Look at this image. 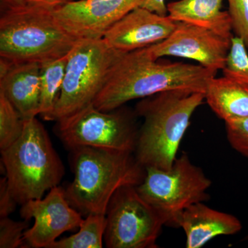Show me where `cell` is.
Returning a JSON list of instances; mask_svg holds the SVG:
<instances>
[{"instance_id":"d4e9b609","label":"cell","mask_w":248,"mask_h":248,"mask_svg":"<svg viewBox=\"0 0 248 248\" xmlns=\"http://www.w3.org/2000/svg\"><path fill=\"white\" fill-rule=\"evenodd\" d=\"M17 202L11 193L5 177L0 180V217H9L16 210Z\"/></svg>"},{"instance_id":"44dd1931","label":"cell","mask_w":248,"mask_h":248,"mask_svg":"<svg viewBox=\"0 0 248 248\" xmlns=\"http://www.w3.org/2000/svg\"><path fill=\"white\" fill-rule=\"evenodd\" d=\"M223 76L248 84V53L244 41L239 37L232 38L231 50L228 53Z\"/></svg>"},{"instance_id":"8fae6325","label":"cell","mask_w":248,"mask_h":248,"mask_svg":"<svg viewBox=\"0 0 248 248\" xmlns=\"http://www.w3.org/2000/svg\"><path fill=\"white\" fill-rule=\"evenodd\" d=\"M21 217L34 218L33 226L24 232V247L49 248L67 231L79 228L84 218L66 200L64 189L55 186L45 197L22 205Z\"/></svg>"},{"instance_id":"8992f818","label":"cell","mask_w":248,"mask_h":248,"mask_svg":"<svg viewBox=\"0 0 248 248\" xmlns=\"http://www.w3.org/2000/svg\"><path fill=\"white\" fill-rule=\"evenodd\" d=\"M123 53L103 38L80 40L68 54L61 91L48 121L58 122L92 105Z\"/></svg>"},{"instance_id":"6da1fadb","label":"cell","mask_w":248,"mask_h":248,"mask_svg":"<svg viewBox=\"0 0 248 248\" xmlns=\"http://www.w3.org/2000/svg\"><path fill=\"white\" fill-rule=\"evenodd\" d=\"M217 73L201 65L159 62L152 58L146 48L123 53L93 105L108 112L134 99L171 90L205 93Z\"/></svg>"},{"instance_id":"30bf717a","label":"cell","mask_w":248,"mask_h":248,"mask_svg":"<svg viewBox=\"0 0 248 248\" xmlns=\"http://www.w3.org/2000/svg\"><path fill=\"white\" fill-rule=\"evenodd\" d=\"M231 44L232 39L205 28L177 22L166 40L146 48L155 60L166 56L190 59L204 68L217 72L226 66Z\"/></svg>"},{"instance_id":"2e32d148","label":"cell","mask_w":248,"mask_h":248,"mask_svg":"<svg viewBox=\"0 0 248 248\" xmlns=\"http://www.w3.org/2000/svg\"><path fill=\"white\" fill-rule=\"evenodd\" d=\"M223 0H179L167 5L169 16L177 22L205 28L232 39V26L228 11H222Z\"/></svg>"},{"instance_id":"7c38bea8","label":"cell","mask_w":248,"mask_h":248,"mask_svg":"<svg viewBox=\"0 0 248 248\" xmlns=\"http://www.w3.org/2000/svg\"><path fill=\"white\" fill-rule=\"evenodd\" d=\"M144 0H78L54 9L62 27L79 40L101 39Z\"/></svg>"},{"instance_id":"9c48e42d","label":"cell","mask_w":248,"mask_h":248,"mask_svg":"<svg viewBox=\"0 0 248 248\" xmlns=\"http://www.w3.org/2000/svg\"><path fill=\"white\" fill-rule=\"evenodd\" d=\"M104 242L108 248H156L164 222L139 193L137 186L121 187L108 206Z\"/></svg>"},{"instance_id":"9a60e30c","label":"cell","mask_w":248,"mask_h":248,"mask_svg":"<svg viewBox=\"0 0 248 248\" xmlns=\"http://www.w3.org/2000/svg\"><path fill=\"white\" fill-rule=\"evenodd\" d=\"M40 68L37 62L13 63L0 75V92L9 99L24 120L40 113Z\"/></svg>"},{"instance_id":"603a6c76","label":"cell","mask_w":248,"mask_h":248,"mask_svg":"<svg viewBox=\"0 0 248 248\" xmlns=\"http://www.w3.org/2000/svg\"><path fill=\"white\" fill-rule=\"evenodd\" d=\"M228 2L233 32L248 49V0H228Z\"/></svg>"},{"instance_id":"cb8c5ba5","label":"cell","mask_w":248,"mask_h":248,"mask_svg":"<svg viewBox=\"0 0 248 248\" xmlns=\"http://www.w3.org/2000/svg\"><path fill=\"white\" fill-rule=\"evenodd\" d=\"M227 138L231 146L248 158V117L225 122Z\"/></svg>"},{"instance_id":"e0dca14e","label":"cell","mask_w":248,"mask_h":248,"mask_svg":"<svg viewBox=\"0 0 248 248\" xmlns=\"http://www.w3.org/2000/svg\"><path fill=\"white\" fill-rule=\"evenodd\" d=\"M205 101L217 117L224 121L248 117V84L223 76L210 80Z\"/></svg>"},{"instance_id":"7a4b0ae2","label":"cell","mask_w":248,"mask_h":248,"mask_svg":"<svg viewBox=\"0 0 248 248\" xmlns=\"http://www.w3.org/2000/svg\"><path fill=\"white\" fill-rule=\"evenodd\" d=\"M74 178L65 190L68 203L81 215H106L116 192L124 186H138L146 169L132 152L95 147L72 148Z\"/></svg>"},{"instance_id":"7402d4cb","label":"cell","mask_w":248,"mask_h":248,"mask_svg":"<svg viewBox=\"0 0 248 248\" xmlns=\"http://www.w3.org/2000/svg\"><path fill=\"white\" fill-rule=\"evenodd\" d=\"M29 221H16L9 217H0V248L24 247V232Z\"/></svg>"},{"instance_id":"83f0119b","label":"cell","mask_w":248,"mask_h":248,"mask_svg":"<svg viewBox=\"0 0 248 248\" xmlns=\"http://www.w3.org/2000/svg\"><path fill=\"white\" fill-rule=\"evenodd\" d=\"M1 1L4 5H10L27 2V0H1Z\"/></svg>"},{"instance_id":"ac0fdd59","label":"cell","mask_w":248,"mask_h":248,"mask_svg":"<svg viewBox=\"0 0 248 248\" xmlns=\"http://www.w3.org/2000/svg\"><path fill=\"white\" fill-rule=\"evenodd\" d=\"M68 54L41 63L40 115L46 121L49 120L61 91Z\"/></svg>"},{"instance_id":"ba28073f","label":"cell","mask_w":248,"mask_h":248,"mask_svg":"<svg viewBox=\"0 0 248 248\" xmlns=\"http://www.w3.org/2000/svg\"><path fill=\"white\" fill-rule=\"evenodd\" d=\"M135 115L123 107L106 112L92 104L56 122L55 132L68 150L90 146L134 153L139 134Z\"/></svg>"},{"instance_id":"f1b7e54d","label":"cell","mask_w":248,"mask_h":248,"mask_svg":"<svg viewBox=\"0 0 248 248\" xmlns=\"http://www.w3.org/2000/svg\"><path fill=\"white\" fill-rule=\"evenodd\" d=\"M246 239L248 240V236H247V237L246 238Z\"/></svg>"},{"instance_id":"5b68a950","label":"cell","mask_w":248,"mask_h":248,"mask_svg":"<svg viewBox=\"0 0 248 248\" xmlns=\"http://www.w3.org/2000/svg\"><path fill=\"white\" fill-rule=\"evenodd\" d=\"M1 154L10 190L20 205L43 198L64 175V166L36 117L24 120L20 138Z\"/></svg>"},{"instance_id":"484cf974","label":"cell","mask_w":248,"mask_h":248,"mask_svg":"<svg viewBox=\"0 0 248 248\" xmlns=\"http://www.w3.org/2000/svg\"><path fill=\"white\" fill-rule=\"evenodd\" d=\"M141 7L161 16H167L168 9L166 0H144L141 5Z\"/></svg>"},{"instance_id":"d6986e66","label":"cell","mask_w":248,"mask_h":248,"mask_svg":"<svg viewBox=\"0 0 248 248\" xmlns=\"http://www.w3.org/2000/svg\"><path fill=\"white\" fill-rule=\"evenodd\" d=\"M106 228V215L91 214L84 218L78 232L57 240L49 248H102Z\"/></svg>"},{"instance_id":"52a82bcc","label":"cell","mask_w":248,"mask_h":248,"mask_svg":"<svg viewBox=\"0 0 248 248\" xmlns=\"http://www.w3.org/2000/svg\"><path fill=\"white\" fill-rule=\"evenodd\" d=\"M144 179L137 186L140 195L155 209L164 226L179 228L186 209L208 199L212 182L186 153L169 170L146 168Z\"/></svg>"},{"instance_id":"4316f807","label":"cell","mask_w":248,"mask_h":248,"mask_svg":"<svg viewBox=\"0 0 248 248\" xmlns=\"http://www.w3.org/2000/svg\"><path fill=\"white\" fill-rule=\"evenodd\" d=\"M72 1L73 0H27V2L33 3V4L56 9L60 6H64Z\"/></svg>"},{"instance_id":"4fadbf2b","label":"cell","mask_w":248,"mask_h":248,"mask_svg":"<svg viewBox=\"0 0 248 248\" xmlns=\"http://www.w3.org/2000/svg\"><path fill=\"white\" fill-rule=\"evenodd\" d=\"M177 24L169 16L139 6L112 25L103 39L111 48L127 53L166 40Z\"/></svg>"},{"instance_id":"5bb4252c","label":"cell","mask_w":248,"mask_h":248,"mask_svg":"<svg viewBox=\"0 0 248 248\" xmlns=\"http://www.w3.org/2000/svg\"><path fill=\"white\" fill-rule=\"evenodd\" d=\"M179 228L185 232L186 247L200 248L216 236L239 232L242 224L234 215L218 211L199 202L184 210Z\"/></svg>"},{"instance_id":"ffe728a7","label":"cell","mask_w":248,"mask_h":248,"mask_svg":"<svg viewBox=\"0 0 248 248\" xmlns=\"http://www.w3.org/2000/svg\"><path fill=\"white\" fill-rule=\"evenodd\" d=\"M24 120L9 99L0 92V150L4 151L20 138Z\"/></svg>"},{"instance_id":"3957f363","label":"cell","mask_w":248,"mask_h":248,"mask_svg":"<svg viewBox=\"0 0 248 248\" xmlns=\"http://www.w3.org/2000/svg\"><path fill=\"white\" fill-rule=\"evenodd\" d=\"M204 101L205 93L171 90L138 103L135 112L143 122L134 153L145 169L172 167L192 116Z\"/></svg>"},{"instance_id":"277c9868","label":"cell","mask_w":248,"mask_h":248,"mask_svg":"<svg viewBox=\"0 0 248 248\" xmlns=\"http://www.w3.org/2000/svg\"><path fill=\"white\" fill-rule=\"evenodd\" d=\"M4 6L0 58L13 63H42L68 55L80 40L62 27L53 8L31 2Z\"/></svg>"}]
</instances>
